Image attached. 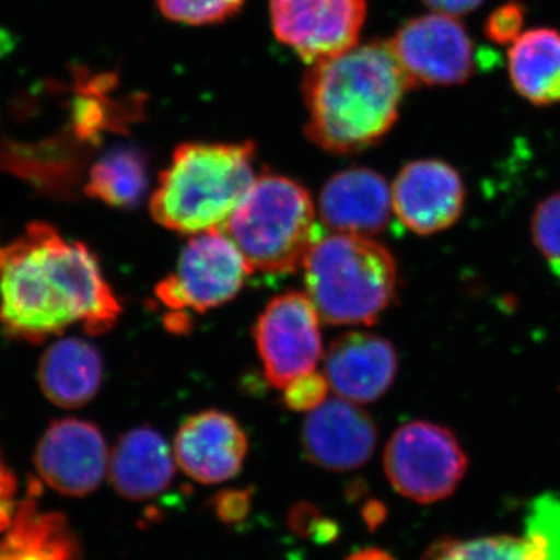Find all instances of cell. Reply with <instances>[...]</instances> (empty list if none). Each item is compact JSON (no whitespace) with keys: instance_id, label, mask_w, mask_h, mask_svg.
Listing matches in <instances>:
<instances>
[{"instance_id":"d6a6232c","label":"cell","mask_w":560,"mask_h":560,"mask_svg":"<svg viewBox=\"0 0 560 560\" xmlns=\"http://www.w3.org/2000/svg\"><path fill=\"white\" fill-rule=\"evenodd\" d=\"M346 560H396L389 552L381 550V548H364V550L355 551Z\"/></svg>"},{"instance_id":"4dcf8cb0","label":"cell","mask_w":560,"mask_h":560,"mask_svg":"<svg viewBox=\"0 0 560 560\" xmlns=\"http://www.w3.org/2000/svg\"><path fill=\"white\" fill-rule=\"evenodd\" d=\"M165 327L172 331V334H187L190 327L189 315L184 312H171L164 319Z\"/></svg>"},{"instance_id":"484cf974","label":"cell","mask_w":560,"mask_h":560,"mask_svg":"<svg viewBox=\"0 0 560 560\" xmlns=\"http://www.w3.org/2000/svg\"><path fill=\"white\" fill-rule=\"evenodd\" d=\"M329 388L326 375L311 371L283 388V401L291 411H313L326 401Z\"/></svg>"},{"instance_id":"5bb4252c","label":"cell","mask_w":560,"mask_h":560,"mask_svg":"<svg viewBox=\"0 0 560 560\" xmlns=\"http://www.w3.org/2000/svg\"><path fill=\"white\" fill-rule=\"evenodd\" d=\"M173 453L191 480L219 485L241 471L248 455V438L241 423L228 412L202 411L184 420Z\"/></svg>"},{"instance_id":"d6986e66","label":"cell","mask_w":560,"mask_h":560,"mask_svg":"<svg viewBox=\"0 0 560 560\" xmlns=\"http://www.w3.org/2000/svg\"><path fill=\"white\" fill-rule=\"evenodd\" d=\"M39 386L51 404L79 408L97 396L103 360L91 342L65 338L54 342L39 363Z\"/></svg>"},{"instance_id":"7a4b0ae2","label":"cell","mask_w":560,"mask_h":560,"mask_svg":"<svg viewBox=\"0 0 560 560\" xmlns=\"http://www.w3.org/2000/svg\"><path fill=\"white\" fill-rule=\"evenodd\" d=\"M408 90L410 83L388 40L357 44L313 62L305 73V132L329 153H361L393 130Z\"/></svg>"},{"instance_id":"2e32d148","label":"cell","mask_w":560,"mask_h":560,"mask_svg":"<svg viewBox=\"0 0 560 560\" xmlns=\"http://www.w3.org/2000/svg\"><path fill=\"white\" fill-rule=\"evenodd\" d=\"M390 186L381 173L355 167L335 173L319 195L320 220L338 234L374 235L388 226Z\"/></svg>"},{"instance_id":"52a82bcc","label":"cell","mask_w":560,"mask_h":560,"mask_svg":"<svg viewBox=\"0 0 560 560\" xmlns=\"http://www.w3.org/2000/svg\"><path fill=\"white\" fill-rule=\"evenodd\" d=\"M250 272L223 231L200 232L187 242L176 270L158 283L154 293L168 312L206 313L234 300Z\"/></svg>"},{"instance_id":"30bf717a","label":"cell","mask_w":560,"mask_h":560,"mask_svg":"<svg viewBox=\"0 0 560 560\" xmlns=\"http://www.w3.org/2000/svg\"><path fill=\"white\" fill-rule=\"evenodd\" d=\"M366 0H270L272 33L313 65L359 44Z\"/></svg>"},{"instance_id":"8992f818","label":"cell","mask_w":560,"mask_h":560,"mask_svg":"<svg viewBox=\"0 0 560 560\" xmlns=\"http://www.w3.org/2000/svg\"><path fill=\"white\" fill-rule=\"evenodd\" d=\"M383 466L401 497L429 504L455 492L466 475L467 456L452 430L415 420L394 431Z\"/></svg>"},{"instance_id":"83f0119b","label":"cell","mask_w":560,"mask_h":560,"mask_svg":"<svg viewBox=\"0 0 560 560\" xmlns=\"http://www.w3.org/2000/svg\"><path fill=\"white\" fill-rule=\"evenodd\" d=\"M250 501H253V489H226L215 493L210 504L221 522L235 525L248 517Z\"/></svg>"},{"instance_id":"cb8c5ba5","label":"cell","mask_w":560,"mask_h":560,"mask_svg":"<svg viewBox=\"0 0 560 560\" xmlns=\"http://www.w3.org/2000/svg\"><path fill=\"white\" fill-rule=\"evenodd\" d=\"M530 232L536 248L560 276V191L537 205L530 221Z\"/></svg>"},{"instance_id":"7c38bea8","label":"cell","mask_w":560,"mask_h":560,"mask_svg":"<svg viewBox=\"0 0 560 560\" xmlns=\"http://www.w3.org/2000/svg\"><path fill=\"white\" fill-rule=\"evenodd\" d=\"M393 212L418 235L438 234L463 215L466 184L448 162L418 160L404 165L393 186Z\"/></svg>"},{"instance_id":"d4e9b609","label":"cell","mask_w":560,"mask_h":560,"mask_svg":"<svg viewBox=\"0 0 560 560\" xmlns=\"http://www.w3.org/2000/svg\"><path fill=\"white\" fill-rule=\"evenodd\" d=\"M525 5L518 0H508L497 7L486 20V38L500 46H511L525 32Z\"/></svg>"},{"instance_id":"836d02e7","label":"cell","mask_w":560,"mask_h":560,"mask_svg":"<svg viewBox=\"0 0 560 560\" xmlns=\"http://www.w3.org/2000/svg\"><path fill=\"white\" fill-rule=\"evenodd\" d=\"M544 551L541 560H560V545H539Z\"/></svg>"},{"instance_id":"4316f807","label":"cell","mask_w":560,"mask_h":560,"mask_svg":"<svg viewBox=\"0 0 560 560\" xmlns=\"http://www.w3.org/2000/svg\"><path fill=\"white\" fill-rule=\"evenodd\" d=\"M287 522H289V528L298 536L308 537L318 544H329L338 537L337 522L324 517L318 508L307 501L294 504Z\"/></svg>"},{"instance_id":"f546056e","label":"cell","mask_w":560,"mask_h":560,"mask_svg":"<svg viewBox=\"0 0 560 560\" xmlns=\"http://www.w3.org/2000/svg\"><path fill=\"white\" fill-rule=\"evenodd\" d=\"M422 2L434 13L460 18L480 9L486 0H422Z\"/></svg>"},{"instance_id":"9a60e30c","label":"cell","mask_w":560,"mask_h":560,"mask_svg":"<svg viewBox=\"0 0 560 560\" xmlns=\"http://www.w3.org/2000/svg\"><path fill=\"white\" fill-rule=\"evenodd\" d=\"M396 349L385 338L350 331L331 342L326 353V377L341 399L371 404L388 393L396 381Z\"/></svg>"},{"instance_id":"ac0fdd59","label":"cell","mask_w":560,"mask_h":560,"mask_svg":"<svg viewBox=\"0 0 560 560\" xmlns=\"http://www.w3.org/2000/svg\"><path fill=\"white\" fill-rule=\"evenodd\" d=\"M38 486L32 482L31 493L0 540V560H81L79 541L65 515L39 510Z\"/></svg>"},{"instance_id":"7402d4cb","label":"cell","mask_w":560,"mask_h":560,"mask_svg":"<svg viewBox=\"0 0 560 560\" xmlns=\"http://www.w3.org/2000/svg\"><path fill=\"white\" fill-rule=\"evenodd\" d=\"M544 551L530 537L492 536L438 541L423 560H541Z\"/></svg>"},{"instance_id":"277c9868","label":"cell","mask_w":560,"mask_h":560,"mask_svg":"<svg viewBox=\"0 0 560 560\" xmlns=\"http://www.w3.org/2000/svg\"><path fill=\"white\" fill-rule=\"evenodd\" d=\"M302 267L307 296L331 326H372L396 300V259L364 235L318 238Z\"/></svg>"},{"instance_id":"603a6c76","label":"cell","mask_w":560,"mask_h":560,"mask_svg":"<svg viewBox=\"0 0 560 560\" xmlns=\"http://www.w3.org/2000/svg\"><path fill=\"white\" fill-rule=\"evenodd\" d=\"M246 0H156L162 16L178 24H220L235 16Z\"/></svg>"},{"instance_id":"f1b7e54d","label":"cell","mask_w":560,"mask_h":560,"mask_svg":"<svg viewBox=\"0 0 560 560\" xmlns=\"http://www.w3.org/2000/svg\"><path fill=\"white\" fill-rule=\"evenodd\" d=\"M16 477L7 466L2 451H0V533H5L14 521L18 506H20L16 503Z\"/></svg>"},{"instance_id":"3957f363","label":"cell","mask_w":560,"mask_h":560,"mask_svg":"<svg viewBox=\"0 0 560 560\" xmlns=\"http://www.w3.org/2000/svg\"><path fill=\"white\" fill-rule=\"evenodd\" d=\"M254 154L249 140L180 143L151 195V217L179 234L219 230L256 179Z\"/></svg>"},{"instance_id":"e0dca14e","label":"cell","mask_w":560,"mask_h":560,"mask_svg":"<svg viewBox=\"0 0 560 560\" xmlns=\"http://www.w3.org/2000/svg\"><path fill=\"white\" fill-rule=\"evenodd\" d=\"M175 464L160 431L142 425L120 436L109 460L113 488L124 499H154L172 485Z\"/></svg>"},{"instance_id":"9c48e42d","label":"cell","mask_w":560,"mask_h":560,"mask_svg":"<svg viewBox=\"0 0 560 560\" xmlns=\"http://www.w3.org/2000/svg\"><path fill=\"white\" fill-rule=\"evenodd\" d=\"M319 313L301 291L276 296L254 326V340L270 385L285 388L315 370L323 353Z\"/></svg>"},{"instance_id":"ffe728a7","label":"cell","mask_w":560,"mask_h":560,"mask_svg":"<svg viewBox=\"0 0 560 560\" xmlns=\"http://www.w3.org/2000/svg\"><path fill=\"white\" fill-rule=\"evenodd\" d=\"M508 73L518 95L537 106L560 103V32L537 27L523 32L508 51Z\"/></svg>"},{"instance_id":"ba28073f","label":"cell","mask_w":560,"mask_h":560,"mask_svg":"<svg viewBox=\"0 0 560 560\" xmlns=\"http://www.w3.org/2000/svg\"><path fill=\"white\" fill-rule=\"evenodd\" d=\"M388 44L411 88L460 86L474 77L475 44L459 18H411Z\"/></svg>"},{"instance_id":"1f68e13d","label":"cell","mask_w":560,"mask_h":560,"mask_svg":"<svg viewBox=\"0 0 560 560\" xmlns=\"http://www.w3.org/2000/svg\"><path fill=\"white\" fill-rule=\"evenodd\" d=\"M364 521L371 529L377 528L385 518V508L378 501H370L363 510Z\"/></svg>"},{"instance_id":"6da1fadb","label":"cell","mask_w":560,"mask_h":560,"mask_svg":"<svg viewBox=\"0 0 560 560\" xmlns=\"http://www.w3.org/2000/svg\"><path fill=\"white\" fill-rule=\"evenodd\" d=\"M121 305L97 257L47 223L0 246V326L13 340L39 345L73 324L90 335L113 329Z\"/></svg>"},{"instance_id":"44dd1931","label":"cell","mask_w":560,"mask_h":560,"mask_svg":"<svg viewBox=\"0 0 560 560\" xmlns=\"http://www.w3.org/2000/svg\"><path fill=\"white\" fill-rule=\"evenodd\" d=\"M149 189V162L132 147H119L103 154L91 167L88 197L116 209L138 208Z\"/></svg>"},{"instance_id":"5b68a950","label":"cell","mask_w":560,"mask_h":560,"mask_svg":"<svg viewBox=\"0 0 560 560\" xmlns=\"http://www.w3.org/2000/svg\"><path fill=\"white\" fill-rule=\"evenodd\" d=\"M250 271L285 275L304 265L316 238L308 190L287 176L264 173L223 228Z\"/></svg>"},{"instance_id":"8fae6325","label":"cell","mask_w":560,"mask_h":560,"mask_svg":"<svg viewBox=\"0 0 560 560\" xmlns=\"http://www.w3.org/2000/svg\"><path fill=\"white\" fill-rule=\"evenodd\" d=\"M35 466L40 480L62 495L94 492L108 471V447L97 425L88 420H55L40 438Z\"/></svg>"},{"instance_id":"4fadbf2b","label":"cell","mask_w":560,"mask_h":560,"mask_svg":"<svg viewBox=\"0 0 560 560\" xmlns=\"http://www.w3.org/2000/svg\"><path fill=\"white\" fill-rule=\"evenodd\" d=\"M375 420L359 404L346 399L324 401L305 419L302 448L315 466L330 471L359 469L377 445Z\"/></svg>"}]
</instances>
